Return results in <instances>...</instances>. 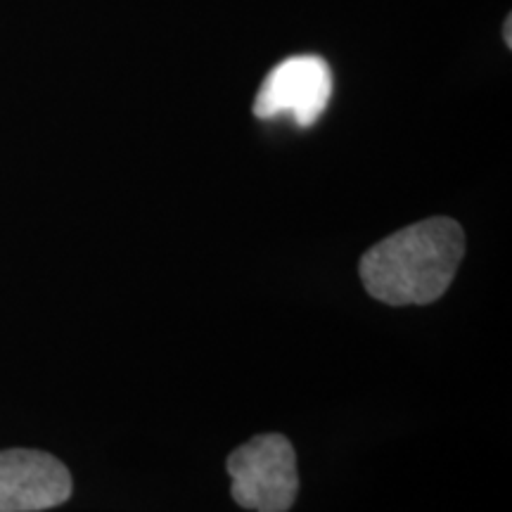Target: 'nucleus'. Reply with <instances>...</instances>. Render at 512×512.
<instances>
[{
    "label": "nucleus",
    "mask_w": 512,
    "mask_h": 512,
    "mask_svg": "<svg viewBox=\"0 0 512 512\" xmlns=\"http://www.w3.org/2000/svg\"><path fill=\"white\" fill-rule=\"evenodd\" d=\"M230 496L245 510L287 512L299 491L297 453L283 434H259L228 456Z\"/></svg>",
    "instance_id": "2"
},
{
    "label": "nucleus",
    "mask_w": 512,
    "mask_h": 512,
    "mask_svg": "<svg viewBox=\"0 0 512 512\" xmlns=\"http://www.w3.org/2000/svg\"><path fill=\"white\" fill-rule=\"evenodd\" d=\"M510 17L508 19H505V43H508V46H510Z\"/></svg>",
    "instance_id": "5"
},
{
    "label": "nucleus",
    "mask_w": 512,
    "mask_h": 512,
    "mask_svg": "<svg viewBox=\"0 0 512 512\" xmlns=\"http://www.w3.org/2000/svg\"><path fill=\"white\" fill-rule=\"evenodd\" d=\"M332 98V69L318 55L287 57L268 72L254 100L259 119L290 117L309 128L323 117Z\"/></svg>",
    "instance_id": "3"
},
{
    "label": "nucleus",
    "mask_w": 512,
    "mask_h": 512,
    "mask_svg": "<svg viewBox=\"0 0 512 512\" xmlns=\"http://www.w3.org/2000/svg\"><path fill=\"white\" fill-rule=\"evenodd\" d=\"M465 256V233L446 216L413 223L361 256L370 297L389 306H425L444 297Z\"/></svg>",
    "instance_id": "1"
},
{
    "label": "nucleus",
    "mask_w": 512,
    "mask_h": 512,
    "mask_svg": "<svg viewBox=\"0 0 512 512\" xmlns=\"http://www.w3.org/2000/svg\"><path fill=\"white\" fill-rule=\"evenodd\" d=\"M72 475L62 460L34 448L0 451V512H41L67 503Z\"/></svg>",
    "instance_id": "4"
}]
</instances>
